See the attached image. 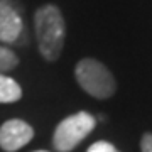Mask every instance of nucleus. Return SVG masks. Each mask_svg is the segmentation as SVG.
<instances>
[{
  "label": "nucleus",
  "instance_id": "1",
  "mask_svg": "<svg viewBox=\"0 0 152 152\" xmlns=\"http://www.w3.org/2000/svg\"><path fill=\"white\" fill-rule=\"evenodd\" d=\"M34 29L41 56L49 63L58 61L64 48L66 36V24L61 10L51 4L39 7L34 14Z\"/></svg>",
  "mask_w": 152,
  "mask_h": 152
},
{
  "label": "nucleus",
  "instance_id": "2",
  "mask_svg": "<svg viewBox=\"0 0 152 152\" xmlns=\"http://www.w3.org/2000/svg\"><path fill=\"white\" fill-rule=\"evenodd\" d=\"M75 76L78 85L93 98L107 100L113 96L117 90L113 75L103 63H100L91 58L81 59L75 68Z\"/></svg>",
  "mask_w": 152,
  "mask_h": 152
},
{
  "label": "nucleus",
  "instance_id": "3",
  "mask_svg": "<svg viewBox=\"0 0 152 152\" xmlns=\"http://www.w3.org/2000/svg\"><path fill=\"white\" fill-rule=\"evenodd\" d=\"M96 118L88 112H78L75 115L61 120L53 135V144L59 152L73 151L81 140H85L88 134L95 129Z\"/></svg>",
  "mask_w": 152,
  "mask_h": 152
},
{
  "label": "nucleus",
  "instance_id": "4",
  "mask_svg": "<svg viewBox=\"0 0 152 152\" xmlns=\"http://www.w3.org/2000/svg\"><path fill=\"white\" fill-rule=\"evenodd\" d=\"M26 34L20 12L9 0H0V44H24Z\"/></svg>",
  "mask_w": 152,
  "mask_h": 152
},
{
  "label": "nucleus",
  "instance_id": "5",
  "mask_svg": "<svg viewBox=\"0 0 152 152\" xmlns=\"http://www.w3.org/2000/svg\"><path fill=\"white\" fill-rule=\"evenodd\" d=\"M34 137V129L20 118L7 120L0 127V147L7 152H15L27 145Z\"/></svg>",
  "mask_w": 152,
  "mask_h": 152
},
{
  "label": "nucleus",
  "instance_id": "6",
  "mask_svg": "<svg viewBox=\"0 0 152 152\" xmlns=\"http://www.w3.org/2000/svg\"><path fill=\"white\" fill-rule=\"evenodd\" d=\"M20 96L22 88L19 86V83L5 73H0V103H14L19 102Z\"/></svg>",
  "mask_w": 152,
  "mask_h": 152
},
{
  "label": "nucleus",
  "instance_id": "7",
  "mask_svg": "<svg viewBox=\"0 0 152 152\" xmlns=\"http://www.w3.org/2000/svg\"><path fill=\"white\" fill-rule=\"evenodd\" d=\"M17 64H19L17 54L7 46L0 44V73H7V71L14 69Z\"/></svg>",
  "mask_w": 152,
  "mask_h": 152
},
{
  "label": "nucleus",
  "instance_id": "8",
  "mask_svg": "<svg viewBox=\"0 0 152 152\" xmlns=\"http://www.w3.org/2000/svg\"><path fill=\"white\" fill-rule=\"evenodd\" d=\"M86 152H120L113 144L110 142H105V140H100V142H95L93 145L88 147Z\"/></svg>",
  "mask_w": 152,
  "mask_h": 152
},
{
  "label": "nucleus",
  "instance_id": "9",
  "mask_svg": "<svg viewBox=\"0 0 152 152\" xmlns=\"http://www.w3.org/2000/svg\"><path fill=\"white\" fill-rule=\"evenodd\" d=\"M140 151L142 152H152V134H144L140 139Z\"/></svg>",
  "mask_w": 152,
  "mask_h": 152
},
{
  "label": "nucleus",
  "instance_id": "10",
  "mask_svg": "<svg viewBox=\"0 0 152 152\" xmlns=\"http://www.w3.org/2000/svg\"><path fill=\"white\" fill-rule=\"evenodd\" d=\"M34 152H48V151H34Z\"/></svg>",
  "mask_w": 152,
  "mask_h": 152
}]
</instances>
